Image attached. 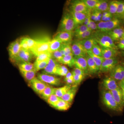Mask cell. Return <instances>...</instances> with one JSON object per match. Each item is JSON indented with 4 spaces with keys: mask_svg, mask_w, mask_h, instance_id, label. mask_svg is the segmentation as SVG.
<instances>
[{
    "mask_svg": "<svg viewBox=\"0 0 124 124\" xmlns=\"http://www.w3.org/2000/svg\"><path fill=\"white\" fill-rule=\"evenodd\" d=\"M91 37L94 38L100 46L117 50L116 45L107 33L98 31H93Z\"/></svg>",
    "mask_w": 124,
    "mask_h": 124,
    "instance_id": "obj_1",
    "label": "cell"
},
{
    "mask_svg": "<svg viewBox=\"0 0 124 124\" xmlns=\"http://www.w3.org/2000/svg\"><path fill=\"white\" fill-rule=\"evenodd\" d=\"M102 98L103 104L109 109L116 111H122V108L117 104L110 91L106 90H103Z\"/></svg>",
    "mask_w": 124,
    "mask_h": 124,
    "instance_id": "obj_2",
    "label": "cell"
},
{
    "mask_svg": "<svg viewBox=\"0 0 124 124\" xmlns=\"http://www.w3.org/2000/svg\"><path fill=\"white\" fill-rule=\"evenodd\" d=\"M121 21L119 19L114 17L110 21H101L97 24L98 31L107 33L117 27L120 26L122 23Z\"/></svg>",
    "mask_w": 124,
    "mask_h": 124,
    "instance_id": "obj_3",
    "label": "cell"
},
{
    "mask_svg": "<svg viewBox=\"0 0 124 124\" xmlns=\"http://www.w3.org/2000/svg\"><path fill=\"white\" fill-rule=\"evenodd\" d=\"M76 28L75 24L70 13L64 14L60 22V32H73Z\"/></svg>",
    "mask_w": 124,
    "mask_h": 124,
    "instance_id": "obj_4",
    "label": "cell"
},
{
    "mask_svg": "<svg viewBox=\"0 0 124 124\" xmlns=\"http://www.w3.org/2000/svg\"><path fill=\"white\" fill-rule=\"evenodd\" d=\"M36 41V45L30 50L34 56L37 57L40 54L50 52V39L47 38Z\"/></svg>",
    "mask_w": 124,
    "mask_h": 124,
    "instance_id": "obj_5",
    "label": "cell"
},
{
    "mask_svg": "<svg viewBox=\"0 0 124 124\" xmlns=\"http://www.w3.org/2000/svg\"><path fill=\"white\" fill-rule=\"evenodd\" d=\"M33 55L30 50L21 48L18 53L11 61L18 64L24 62H30L32 60Z\"/></svg>",
    "mask_w": 124,
    "mask_h": 124,
    "instance_id": "obj_6",
    "label": "cell"
},
{
    "mask_svg": "<svg viewBox=\"0 0 124 124\" xmlns=\"http://www.w3.org/2000/svg\"><path fill=\"white\" fill-rule=\"evenodd\" d=\"M118 64V60L116 57L104 59L100 67L99 71L103 73L110 72Z\"/></svg>",
    "mask_w": 124,
    "mask_h": 124,
    "instance_id": "obj_7",
    "label": "cell"
},
{
    "mask_svg": "<svg viewBox=\"0 0 124 124\" xmlns=\"http://www.w3.org/2000/svg\"><path fill=\"white\" fill-rule=\"evenodd\" d=\"M37 78L48 85L58 86L61 84L60 78L45 73H38Z\"/></svg>",
    "mask_w": 124,
    "mask_h": 124,
    "instance_id": "obj_8",
    "label": "cell"
},
{
    "mask_svg": "<svg viewBox=\"0 0 124 124\" xmlns=\"http://www.w3.org/2000/svg\"><path fill=\"white\" fill-rule=\"evenodd\" d=\"M29 84L33 91L40 95L48 84L35 77L29 82Z\"/></svg>",
    "mask_w": 124,
    "mask_h": 124,
    "instance_id": "obj_9",
    "label": "cell"
},
{
    "mask_svg": "<svg viewBox=\"0 0 124 124\" xmlns=\"http://www.w3.org/2000/svg\"><path fill=\"white\" fill-rule=\"evenodd\" d=\"M60 64L53 58H51L46 67L44 69L43 73L47 75H57L58 67Z\"/></svg>",
    "mask_w": 124,
    "mask_h": 124,
    "instance_id": "obj_10",
    "label": "cell"
},
{
    "mask_svg": "<svg viewBox=\"0 0 124 124\" xmlns=\"http://www.w3.org/2000/svg\"><path fill=\"white\" fill-rule=\"evenodd\" d=\"M70 9V11L85 14L90 10L88 8L83 0L74 1L71 4Z\"/></svg>",
    "mask_w": 124,
    "mask_h": 124,
    "instance_id": "obj_11",
    "label": "cell"
},
{
    "mask_svg": "<svg viewBox=\"0 0 124 124\" xmlns=\"http://www.w3.org/2000/svg\"><path fill=\"white\" fill-rule=\"evenodd\" d=\"M110 77L117 81H121L124 78V67L118 64L110 72Z\"/></svg>",
    "mask_w": 124,
    "mask_h": 124,
    "instance_id": "obj_12",
    "label": "cell"
},
{
    "mask_svg": "<svg viewBox=\"0 0 124 124\" xmlns=\"http://www.w3.org/2000/svg\"><path fill=\"white\" fill-rule=\"evenodd\" d=\"M71 46L73 56L85 57L87 55V51L78 41H75Z\"/></svg>",
    "mask_w": 124,
    "mask_h": 124,
    "instance_id": "obj_13",
    "label": "cell"
},
{
    "mask_svg": "<svg viewBox=\"0 0 124 124\" xmlns=\"http://www.w3.org/2000/svg\"><path fill=\"white\" fill-rule=\"evenodd\" d=\"M102 85L106 90L109 91L114 90L119 87L117 81L110 76L103 79Z\"/></svg>",
    "mask_w": 124,
    "mask_h": 124,
    "instance_id": "obj_14",
    "label": "cell"
},
{
    "mask_svg": "<svg viewBox=\"0 0 124 124\" xmlns=\"http://www.w3.org/2000/svg\"><path fill=\"white\" fill-rule=\"evenodd\" d=\"M20 49V40L18 39L16 40L10 44L8 47V51L10 60L17 54Z\"/></svg>",
    "mask_w": 124,
    "mask_h": 124,
    "instance_id": "obj_15",
    "label": "cell"
},
{
    "mask_svg": "<svg viewBox=\"0 0 124 124\" xmlns=\"http://www.w3.org/2000/svg\"><path fill=\"white\" fill-rule=\"evenodd\" d=\"M75 60V66L76 68L82 70L85 74L89 73L87 61L85 57L73 56Z\"/></svg>",
    "mask_w": 124,
    "mask_h": 124,
    "instance_id": "obj_16",
    "label": "cell"
},
{
    "mask_svg": "<svg viewBox=\"0 0 124 124\" xmlns=\"http://www.w3.org/2000/svg\"><path fill=\"white\" fill-rule=\"evenodd\" d=\"M124 33V27L119 26L107 32L108 35L113 40V41H119L122 39Z\"/></svg>",
    "mask_w": 124,
    "mask_h": 124,
    "instance_id": "obj_17",
    "label": "cell"
},
{
    "mask_svg": "<svg viewBox=\"0 0 124 124\" xmlns=\"http://www.w3.org/2000/svg\"><path fill=\"white\" fill-rule=\"evenodd\" d=\"M70 13L73 18V21L75 24L76 27L84 24L87 13L75 12L72 11H70Z\"/></svg>",
    "mask_w": 124,
    "mask_h": 124,
    "instance_id": "obj_18",
    "label": "cell"
},
{
    "mask_svg": "<svg viewBox=\"0 0 124 124\" xmlns=\"http://www.w3.org/2000/svg\"><path fill=\"white\" fill-rule=\"evenodd\" d=\"M73 35V32L60 31L54 38L59 40L63 43H70Z\"/></svg>",
    "mask_w": 124,
    "mask_h": 124,
    "instance_id": "obj_19",
    "label": "cell"
},
{
    "mask_svg": "<svg viewBox=\"0 0 124 124\" xmlns=\"http://www.w3.org/2000/svg\"><path fill=\"white\" fill-rule=\"evenodd\" d=\"M116 101L121 108L124 105V99L122 90L120 87L110 91Z\"/></svg>",
    "mask_w": 124,
    "mask_h": 124,
    "instance_id": "obj_20",
    "label": "cell"
},
{
    "mask_svg": "<svg viewBox=\"0 0 124 124\" xmlns=\"http://www.w3.org/2000/svg\"><path fill=\"white\" fill-rule=\"evenodd\" d=\"M102 50V57L104 59H108L116 57L119 52L116 50L101 46Z\"/></svg>",
    "mask_w": 124,
    "mask_h": 124,
    "instance_id": "obj_21",
    "label": "cell"
},
{
    "mask_svg": "<svg viewBox=\"0 0 124 124\" xmlns=\"http://www.w3.org/2000/svg\"><path fill=\"white\" fill-rule=\"evenodd\" d=\"M77 85H74L71 86L70 89L61 99L64 101L71 103L73 101L77 92Z\"/></svg>",
    "mask_w": 124,
    "mask_h": 124,
    "instance_id": "obj_22",
    "label": "cell"
},
{
    "mask_svg": "<svg viewBox=\"0 0 124 124\" xmlns=\"http://www.w3.org/2000/svg\"><path fill=\"white\" fill-rule=\"evenodd\" d=\"M85 58L87 61L89 73L93 75L96 74L99 71V69L96 66L95 62L91 57L87 54L85 56Z\"/></svg>",
    "mask_w": 124,
    "mask_h": 124,
    "instance_id": "obj_23",
    "label": "cell"
},
{
    "mask_svg": "<svg viewBox=\"0 0 124 124\" xmlns=\"http://www.w3.org/2000/svg\"><path fill=\"white\" fill-rule=\"evenodd\" d=\"M78 41L82 45L86 51L91 50L93 46L98 44L95 40L92 37Z\"/></svg>",
    "mask_w": 124,
    "mask_h": 124,
    "instance_id": "obj_24",
    "label": "cell"
},
{
    "mask_svg": "<svg viewBox=\"0 0 124 124\" xmlns=\"http://www.w3.org/2000/svg\"><path fill=\"white\" fill-rule=\"evenodd\" d=\"M108 4L109 2L108 1L99 0L93 10L100 11L102 13L108 11Z\"/></svg>",
    "mask_w": 124,
    "mask_h": 124,
    "instance_id": "obj_25",
    "label": "cell"
},
{
    "mask_svg": "<svg viewBox=\"0 0 124 124\" xmlns=\"http://www.w3.org/2000/svg\"><path fill=\"white\" fill-rule=\"evenodd\" d=\"M71 103L62 100H59L53 107L60 111H66L71 107Z\"/></svg>",
    "mask_w": 124,
    "mask_h": 124,
    "instance_id": "obj_26",
    "label": "cell"
},
{
    "mask_svg": "<svg viewBox=\"0 0 124 124\" xmlns=\"http://www.w3.org/2000/svg\"><path fill=\"white\" fill-rule=\"evenodd\" d=\"M55 88L48 85L41 94V97L45 101H47L48 98L53 94H54Z\"/></svg>",
    "mask_w": 124,
    "mask_h": 124,
    "instance_id": "obj_27",
    "label": "cell"
},
{
    "mask_svg": "<svg viewBox=\"0 0 124 124\" xmlns=\"http://www.w3.org/2000/svg\"><path fill=\"white\" fill-rule=\"evenodd\" d=\"M62 43L59 40L54 38L53 40H50V52L52 53L54 51L59 50L62 46Z\"/></svg>",
    "mask_w": 124,
    "mask_h": 124,
    "instance_id": "obj_28",
    "label": "cell"
},
{
    "mask_svg": "<svg viewBox=\"0 0 124 124\" xmlns=\"http://www.w3.org/2000/svg\"><path fill=\"white\" fill-rule=\"evenodd\" d=\"M71 86L70 85L67 84L60 88H55L54 94L58 97L61 98L67 93L68 91L70 89Z\"/></svg>",
    "mask_w": 124,
    "mask_h": 124,
    "instance_id": "obj_29",
    "label": "cell"
},
{
    "mask_svg": "<svg viewBox=\"0 0 124 124\" xmlns=\"http://www.w3.org/2000/svg\"><path fill=\"white\" fill-rule=\"evenodd\" d=\"M59 62L62 64L67 65L70 67L75 66V60L73 55L63 56Z\"/></svg>",
    "mask_w": 124,
    "mask_h": 124,
    "instance_id": "obj_30",
    "label": "cell"
},
{
    "mask_svg": "<svg viewBox=\"0 0 124 124\" xmlns=\"http://www.w3.org/2000/svg\"><path fill=\"white\" fill-rule=\"evenodd\" d=\"M120 1L114 0L111 1L108 4V11L111 14L115 15L117 12Z\"/></svg>",
    "mask_w": 124,
    "mask_h": 124,
    "instance_id": "obj_31",
    "label": "cell"
},
{
    "mask_svg": "<svg viewBox=\"0 0 124 124\" xmlns=\"http://www.w3.org/2000/svg\"><path fill=\"white\" fill-rule=\"evenodd\" d=\"M87 53L88 55L91 57L92 59H93L94 62H95L96 66H97L99 70L102 63L104 60V59L102 57H99V56H97V55L94 54L92 53L91 50L87 51Z\"/></svg>",
    "mask_w": 124,
    "mask_h": 124,
    "instance_id": "obj_32",
    "label": "cell"
},
{
    "mask_svg": "<svg viewBox=\"0 0 124 124\" xmlns=\"http://www.w3.org/2000/svg\"><path fill=\"white\" fill-rule=\"evenodd\" d=\"M19 69L21 71H28L34 69V64L31 62H24L18 64Z\"/></svg>",
    "mask_w": 124,
    "mask_h": 124,
    "instance_id": "obj_33",
    "label": "cell"
},
{
    "mask_svg": "<svg viewBox=\"0 0 124 124\" xmlns=\"http://www.w3.org/2000/svg\"><path fill=\"white\" fill-rule=\"evenodd\" d=\"M20 72L24 79L29 82L35 78L37 72L33 69L32 70L28 71H21Z\"/></svg>",
    "mask_w": 124,
    "mask_h": 124,
    "instance_id": "obj_34",
    "label": "cell"
},
{
    "mask_svg": "<svg viewBox=\"0 0 124 124\" xmlns=\"http://www.w3.org/2000/svg\"><path fill=\"white\" fill-rule=\"evenodd\" d=\"M50 59L41 61V62H35L34 64V70L37 72L38 71L44 69L48 63Z\"/></svg>",
    "mask_w": 124,
    "mask_h": 124,
    "instance_id": "obj_35",
    "label": "cell"
},
{
    "mask_svg": "<svg viewBox=\"0 0 124 124\" xmlns=\"http://www.w3.org/2000/svg\"><path fill=\"white\" fill-rule=\"evenodd\" d=\"M115 17L119 19H124V0L120 1L117 12Z\"/></svg>",
    "mask_w": 124,
    "mask_h": 124,
    "instance_id": "obj_36",
    "label": "cell"
},
{
    "mask_svg": "<svg viewBox=\"0 0 124 124\" xmlns=\"http://www.w3.org/2000/svg\"><path fill=\"white\" fill-rule=\"evenodd\" d=\"M52 58L51 53L50 52L43 53L38 55L36 57V62H41L44 60L50 59Z\"/></svg>",
    "mask_w": 124,
    "mask_h": 124,
    "instance_id": "obj_37",
    "label": "cell"
},
{
    "mask_svg": "<svg viewBox=\"0 0 124 124\" xmlns=\"http://www.w3.org/2000/svg\"><path fill=\"white\" fill-rule=\"evenodd\" d=\"M60 48L62 49L64 51L65 53L64 56L73 55L70 43H62Z\"/></svg>",
    "mask_w": 124,
    "mask_h": 124,
    "instance_id": "obj_38",
    "label": "cell"
},
{
    "mask_svg": "<svg viewBox=\"0 0 124 124\" xmlns=\"http://www.w3.org/2000/svg\"><path fill=\"white\" fill-rule=\"evenodd\" d=\"M89 30L85 25L84 24L80 25L77 27L75 29L74 35L76 37L81 35L82 33Z\"/></svg>",
    "mask_w": 124,
    "mask_h": 124,
    "instance_id": "obj_39",
    "label": "cell"
},
{
    "mask_svg": "<svg viewBox=\"0 0 124 124\" xmlns=\"http://www.w3.org/2000/svg\"><path fill=\"white\" fill-rule=\"evenodd\" d=\"M61 99V98L58 97L55 94H53L48 98L46 101L51 106L53 107Z\"/></svg>",
    "mask_w": 124,
    "mask_h": 124,
    "instance_id": "obj_40",
    "label": "cell"
},
{
    "mask_svg": "<svg viewBox=\"0 0 124 124\" xmlns=\"http://www.w3.org/2000/svg\"><path fill=\"white\" fill-rule=\"evenodd\" d=\"M68 72L69 70L66 67L60 64L58 67L57 75L65 77Z\"/></svg>",
    "mask_w": 124,
    "mask_h": 124,
    "instance_id": "obj_41",
    "label": "cell"
},
{
    "mask_svg": "<svg viewBox=\"0 0 124 124\" xmlns=\"http://www.w3.org/2000/svg\"><path fill=\"white\" fill-rule=\"evenodd\" d=\"M93 32V31L91 30H88L77 37H76V38L77 39L78 41H80L91 38Z\"/></svg>",
    "mask_w": 124,
    "mask_h": 124,
    "instance_id": "obj_42",
    "label": "cell"
},
{
    "mask_svg": "<svg viewBox=\"0 0 124 124\" xmlns=\"http://www.w3.org/2000/svg\"><path fill=\"white\" fill-rule=\"evenodd\" d=\"M99 0H83L88 8L90 10H93L94 9Z\"/></svg>",
    "mask_w": 124,
    "mask_h": 124,
    "instance_id": "obj_43",
    "label": "cell"
},
{
    "mask_svg": "<svg viewBox=\"0 0 124 124\" xmlns=\"http://www.w3.org/2000/svg\"><path fill=\"white\" fill-rule=\"evenodd\" d=\"M91 51L94 54L99 57H102V50L101 46L98 44L94 45L93 46Z\"/></svg>",
    "mask_w": 124,
    "mask_h": 124,
    "instance_id": "obj_44",
    "label": "cell"
},
{
    "mask_svg": "<svg viewBox=\"0 0 124 124\" xmlns=\"http://www.w3.org/2000/svg\"><path fill=\"white\" fill-rule=\"evenodd\" d=\"M24 38L25 40L26 41L29 50H31V49L33 48L36 45L37 43L36 40L29 37H24Z\"/></svg>",
    "mask_w": 124,
    "mask_h": 124,
    "instance_id": "obj_45",
    "label": "cell"
},
{
    "mask_svg": "<svg viewBox=\"0 0 124 124\" xmlns=\"http://www.w3.org/2000/svg\"><path fill=\"white\" fill-rule=\"evenodd\" d=\"M51 55L52 58L59 62H60L63 56L59 50L51 53Z\"/></svg>",
    "mask_w": 124,
    "mask_h": 124,
    "instance_id": "obj_46",
    "label": "cell"
},
{
    "mask_svg": "<svg viewBox=\"0 0 124 124\" xmlns=\"http://www.w3.org/2000/svg\"><path fill=\"white\" fill-rule=\"evenodd\" d=\"M72 75H73V79L75 85H78L80 84L85 78V77L83 76L73 74Z\"/></svg>",
    "mask_w": 124,
    "mask_h": 124,
    "instance_id": "obj_47",
    "label": "cell"
},
{
    "mask_svg": "<svg viewBox=\"0 0 124 124\" xmlns=\"http://www.w3.org/2000/svg\"><path fill=\"white\" fill-rule=\"evenodd\" d=\"M20 43L21 48L26 50H30L24 37H23L20 39Z\"/></svg>",
    "mask_w": 124,
    "mask_h": 124,
    "instance_id": "obj_48",
    "label": "cell"
},
{
    "mask_svg": "<svg viewBox=\"0 0 124 124\" xmlns=\"http://www.w3.org/2000/svg\"><path fill=\"white\" fill-rule=\"evenodd\" d=\"M72 73V74H75V75L82 76L85 77V74H86L85 72L84 71L82 70L81 69L76 68L73 69Z\"/></svg>",
    "mask_w": 124,
    "mask_h": 124,
    "instance_id": "obj_49",
    "label": "cell"
},
{
    "mask_svg": "<svg viewBox=\"0 0 124 124\" xmlns=\"http://www.w3.org/2000/svg\"><path fill=\"white\" fill-rule=\"evenodd\" d=\"M118 49L124 51V39H121L118 41L117 45H116Z\"/></svg>",
    "mask_w": 124,
    "mask_h": 124,
    "instance_id": "obj_50",
    "label": "cell"
},
{
    "mask_svg": "<svg viewBox=\"0 0 124 124\" xmlns=\"http://www.w3.org/2000/svg\"><path fill=\"white\" fill-rule=\"evenodd\" d=\"M90 29L91 31H95L97 30V25L95 23V22L91 19L90 22Z\"/></svg>",
    "mask_w": 124,
    "mask_h": 124,
    "instance_id": "obj_51",
    "label": "cell"
},
{
    "mask_svg": "<svg viewBox=\"0 0 124 124\" xmlns=\"http://www.w3.org/2000/svg\"><path fill=\"white\" fill-rule=\"evenodd\" d=\"M64 82H66L67 85H70L74 84V81L73 78H70V79H64Z\"/></svg>",
    "mask_w": 124,
    "mask_h": 124,
    "instance_id": "obj_52",
    "label": "cell"
},
{
    "mask_svg": "<svg viewBox=\"0 0 124 124\" xmlns=\"http://www.w3.org/2000/svg\"><path fill=\"white\" fill-rule=\"evenodd\" d=\"M70 78H73V76L72 72L71 73V72L69 71V72L65 76L64 79H70Z\"/></svg>",
    "mask_w": 124,
    "mask_h": 124,
    "instance_id": "obj_53",
    "label": "cell"
},
{
    "mask_svg": "<svg viewBox=\"0 0 124 124\" xmlns=\"http://www.w3.org/2000/svg\"><path fill=\"white\" fill-rule=\"evenodd\" d=\"M119 87L121 89V90H122V94H123V99H124V85L119 84Z\"/></svg>",
    "mask_w": 124,
    "mask_h": 124,
    "instance_id": "obj_54",
    "label": "cell"
},
{
    "mask_svg": "<svg viewBox=\"0 0 124 124\" xmlns=\"http://www.w3.org/2000/svg\"><path fill=\"white\" fill-rule=\"evenodd\" d=\"M119 54H120V55H121V56H122V57H123L124 58V51H122L121 50L120 53H119Z\"/></svg>",
    "mask_w": 124,
    "mask_h": 124,
    "instance_id": "obj_55",
    "label": "cell"
},
{
    "mask_svg": "<svg viewBox=\"0 0 124 124\" xmlns=\"http://www.w3.org/2000/svg\"><path fill=\"white\" fill-rule=\"evenodd\" d=\"M120 84H122L124 85V78L123 79V80H122L121 81H120L119 82Z\"/></svg>",
    "mask_w": 124,
    "mask_h": 124,
    "instance_id": "obj_56",
    "label": "cell"
},
{
    "mask_svg": "<svg viewBox=\"0 0 124 124\" xmlns=\"http://www.w3.org/2000/svg\"><path fill=\"white\" fill-rule=\"evenodd\" d=\"M121 65H122V66L124 67V60H122V62H121Z\"/></svg>",
    "mask_w": 124,
    "mask_h": 124,
    "instance_id": "obj_57",
    "label": "cell"
},
{
    "mask_svg": "<svg viewBox=\"0 0 124 124\" xmlns=\"http://www.w3.org/2000/svg\"><path fill=\"white\" fill-rule=\"evenodd\" d=\"M124 39V33L123 36H122V39Z\"/></svg>",
    "mask_w": 124,
    "mask_h": 124,
    "instance_id": "obj_58",
    "label": "cell"
},
{
    "mask_svg": "<svg viewBox=\"0 0 124 124\" xmlns=\"http://www.w3.org/2000/svg\"></svg>",
    "mask_w": 124,
    "mask_h": 124,
    "instance_id": "obj_59",
    "label": "cell"
}]
</instances>
